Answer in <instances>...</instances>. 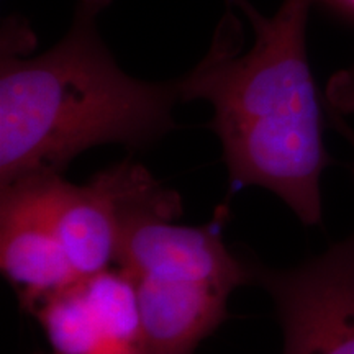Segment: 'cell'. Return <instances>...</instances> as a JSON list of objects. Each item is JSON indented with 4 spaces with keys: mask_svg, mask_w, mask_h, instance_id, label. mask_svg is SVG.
<instances>
[{
    "mask_svg": "<svg viewBox=\"0 0 354 354\" xmlns=\"http://www.w3.org/2000/svg\"><path fill=\"white\" fill-rule=\"evenodd\" d=\"M254 28L240 55L241 25L228 13L205 57L179 79L180 100H207L234 184L271 190L305 227L322 221V174L331 165L323 115L307 55L313 0H284L266 19L233 0Z\"/></svg>",
    "mask_w": 354,
    "mask_h": 354,
    "instance_id": "6da1fadb",
    "label": "cell"
},
{
    "mask_svg": "<svg viewBox=\"0 0 354 354\" xmlns=\"http://www.w3.org/2000/svg\"><path fill=\"white\" fill-rule=\"evenodd\" d=\"M110 2L77 0L69 32L39 56L2 43L0 185L63 174L94 146L146 148L176 128L179 82L128 76L105 46L99 17Z\"/></svg>",
    "mask_w": 354,
    "mask_h": 354,
    "instance_id": "7a4b0ae2",
    "label": "cell"
},
{
    "mask_svg": "<svg viewBox=\"0 0 354 354\" xmlns=\"http://www.w3.org/2000/svg\"><path fill=\"white\" fill-rule=\"evenodd\" d=\"M282 326V354H354V233L286 269L250 264Z\"/></svg>",
    "mask_w": 354,
    "mask_h": 354,
    "instance_id": "3957f363",
    "label": "cell"
},
{
    "mask_svg": "<svg viewBox=\"0 0 354 354\" xmlns=\"http://www.w3.org/2000/svg\"><path fill=\"white\" fill-rule=\"evenodd\" d=\"M153 207L180 214V197L130 159L110 166L84 185L57 189L56 223L71 268L81 279L117 261L120 225L127 212Z\"/></svg>",
    "mask_w": 354,
    "mask_h": 354,
    "instance_id": "277c9868",
    "label": "cell"
},
{
    "mask_svg": "<svg viewBox=\"0 0 354 354\" xmlns=\"http://www.w3.org/2000/svg\"><path fill=\"white\" fill-rule=\"evenodd\" d=\"M61 180V174H33L2 185L0 266L28 312L81 279L71 268L57 232Z\"/></svg>",
    "mask_w": 354,
    "mask_h": 354,
    "instance_id": "5b68a950",
    "label": "cell"
},
{
    "mask_svg": "<svg viewBox=\"0 0 354 354\" xmlns=\"http://www.w3.org/2000/svg\"><path fill=\"white\" fill-rule=\"evenodd\" d=\"M161 209H133L120 225L117 263L133 279L210 282L233 292L251 282L250 264L230 253L212 227L174 225Z\"/></svg>",
    "mask_w": 354,
    "mask_h": 354,
    "instance_id": "8992f818",
    "label": "cell"
},
{
    "mask_svg": "<svg viewBox=\"0 0 354 354\" xmlns=\"http://www.w3.org/2000/svg\"><path fill=\"white\" fill-rule=\"evenodd\" d=\"M32 313L53 354H145L140 318L97 297L84 279L41 300Z\"/></svg>",
    "mask_w": 354,
    "mask_h": 354,
    "instance_id": "52a82bcc",
    "label": "cell"
},
{
    "mask_svg": "<svg viewBox=\"0 0 354 354\" xmlns=\"http://www.w3.org/2000/svg\"><path fill=\"white\" fill-rule=\"evenodd\" d=\"M133 282L145 354H194L227 318L232 292L210 282L161 279H133Z\"/></svg>",
    "mask_w": 354,
    "mask_h": 354,
    "instance_id": "ba28073f",
    "label": "cell"
},
{
    "mask_svg": "<svg viewBox=\"0 0 354 354\" xmlns=\"http://www.w3.org/2000/svg\"><path fill=\"white\" fill-rule=\"evenodd\" d=\"M326 102L339 113H354V63L330 79Z\"/></svg>",
    "mask_w": 354,
    "mask_h": 354,
    "instance_id": "9c48e42d",
    "label": "cell"
},
{
    "mask_svg": "<svg viewBox=\"0 0 354 354\" xmlns=\"http://www.w3.org/2000/svg\"><path fill=\"white\" fill-rule=\"evenodd\" d=\"M328 118H330L331 127H333L338 133H342L343 138L346 140L348 143L353 146V149H354V128L349 127L348 123L344 122L343 113H339L338 110L328 107ZM353 176H354V162H353Z\"/></svg>",
    "mask_w": 354,
    "mask_h": 354,
    "instance_id": "30bf717a",
    "label": "cell"
},
{
    "mask_svg": "<svg viewBox=\"0 0 354 354\" xmlns=\"http://www.w3.org/2000/svg\"><path fill=\"white\" fill-rule=\"evenodd\" d=\"M330 2L349 17H354V0H330Z\"/></svg>",
    "mask_w": 354,
    "mask_h": 354,
    "instance_id": "8fae6325",
    "label": "cell"
}]
</instances>
